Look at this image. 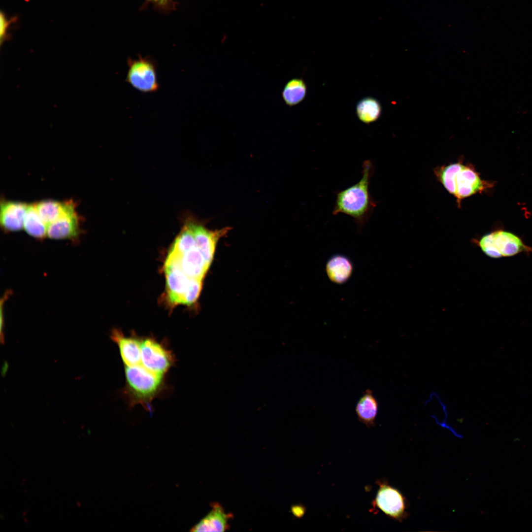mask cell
Segmentation results:
<instances>
[{"label":"cell","instance_id":"cell-1","mask_svg":"<svg viewBox=\"0 0 532 532\" xmlns=\"http://www.w3.org/2000/svg\"><path fill=\"white\" fill-rule=\"evenodd\" d=\"M362 176L357 183L342 190L336 191L332 214H344L352 217L360 232L369 220L377 202L371 196L369 187L374 172V166L366 160L362 165Z\"/></svg>","mask_w":532,"mask_h":532},{"label":"cell","instance_id":"cell-2","mask_svg":"<svg viewBox=\"0 0 532 532\" xmlns=\"http://www.w3.org/2000/svg\"><path fill=\"white\" fill-rule=\"evenodd\" d=\"M125 374L124 393L131 406L140 404L152 412L151 403L163 389L164 377L154 374L142 365L125 366Z\"/></svg>","mask_w":532,"mask_h":532},{"label":"cell","instance_id":"cell-3","mask_svg":"<svg viewBox=\"0 0 532 532\" xmlns=\"http://www.w3.org/2000/svg\"><path fill=\"white\" fill-rule=\"evenodd\" d=\"M472 243L487 256L493 259L513 257L520 254L530 256L532 247L527 245L521 237L502 229L493 231L479 238H473Z\"/></svg>","mask_w":532,"mask_h":532},{"label":"cell","instance_id":"cell-4","mask_svg":"<svg viewBox=\"0 0 532 532\" xmlns=\"http://www.w3.org/2000/svg\"><path fill=\"white\" fill-rule=\"evenodd\" d=\"M128 71L126 81L136 90L143 93L156 92L160 85L158 79L157 64L150 57L138 56L135 59L127 60Z\"/></svg>","mask_w":532,"mask_h":532},{"label":"cell","instance_id":"cell-5","mask_svg":"<svg viewBox=\"0 0 532 532\" xmlns=\"http://www.w3.org/2000/svg\"><path fill=\"white\" fill-rule=\"evenodd\" d=\"M140 350L142 366L157 375L164 377L175 363L172 351L153 338L141 339Z\"/></svg>","mask_w":532,"mask_h":532},{"label":"cell","instance_id":"cell-6","mask_svg":"<svg viewBox=\"0 0 532 532\" xmlns=\"http://www.w3.org/2000/svg\"><path fill=\"white\" fill-rule=\"evenodd\" d=\"M379 489L372 502L387 516L398 521L402 520L406 515L405 497L397 489L390 486L385 480H378Z\"/></svg>","mask_w":532,"mask_h":532},{"label":"cell","instance_id":"cell-7","mask_svg":"<svg viewBox=\"0 0 532 532\" xmlns=\"http://www.w3.org/2000/svg\"><path fill=\"white\" fill-rule=\"evenodd\" d=\"M164 269L168 300L172 305L181 304L190 278L181 268L180 256L168 253Z\"/></svg>","mask_w":532,"mask_h":532},{"label":"cell","instance_id":"cell-8","mask_svg":"<svg viewBox=\"0 0 532 532\" xmlns=\"http://www.w3.org/2000/svg\"><path fill=\"white\" fill-rule=\"evenodd\" d=\"M455 192L458 205L462 200L477 193H481L492 187V183L482 180L479 173L473 166L463 165L457 173L454 179Z\"/></svg>","mask_w":532,"mask_h":532},{"label":"cell","instance_id":"cell-9","mask_svg":"<svg viewBox=\"0 0 532 532\" xmlns=\"http://www.w3.org/2000/svg\"><path fill=\"white\" fill-rule=\"evenodd\" d=\"M192 223L196 246L210 266L218 240L225 236L232 228L226 227L221 229L210 230L206 228L200 220L193 215Z\"/></svg>","mask_w":532,"mask_h":532},{"label":"cell","instance_id":"cell-10","mask_svg":"<svg viewBox=\"0 0 532 532\" xmlns=\"http://www.w3.org/2000/svg\"><path fill=\"white\" fill-rule=\"evenodd\" d=\"M110 338L117 345L125 366L140 365L141 339L134 336H126L121 331L116 329L112 330Z\"/></svg>","mask_w":532,"mask_h":532},{"label":"cell","instance_id":"cell-11","mask_svg":"<svg viewBox=\"0 0 532 532\" xmlns=\"http://www.w3.org/2000/svg\"><path fill=\"white\" fill-rule=\"evenodd\" d=\"M28 204L19 201H1L0 223L8 232H15L24 228V220Z\"/></svg>","mask_w":532,"mask_h":532},{"label":"cell","instance_id":"cell-12","mask_svg":"<svg viewBox=\"0 0 532 532\" xmlns=\"http://www.w3.org/2000/svg\"><path fill=\"white\" fill-rule=\"evenodd\" d=\"M80 232L76 212L64 216L47 225V236L55 239H75Z\"/></svg>","mask_w":532,"mask_h":532},{"label":"cell","instance_id":"cell-13","mask_svg":"<svg viewBox=\"0 0 532 532\" xmlns=\"http://www.w3.org/2000/svg\"><path fill=\"white\" fill-rule=\"evenodd\" d=\"M325 270L330 281L336 284H343L351 277L354 271V265L347 256L335 254L327 260Z\"/></svg>","mask_w":532,"mask_h":532},{"label":"cell","instance_id":"cell-14","mask_svg":"<svg viewBox=\"0 0 532 532\" xmlns=\"http://www.w3.org/2000/svg\"><path fill=\"white\" fill-rule=\"evenodd\" d=\"M34 205L39 216L47 226L64 216L76 212L75 204L71 200H46Z\"/></svg>","mask_w":532,"mask_h":532},{"label":"cell","instance_id":"cell-15","mask_svg":"<svg viewBox=\"0 0 532 532\" xmlns=\"http://www.w3.org/2000/svg\"><path fill=\"white\" fill-rule=\"evenodd\" d=\"M180 263L183 272L192 278L203 279L209 267L196 245L180 256Z\"/></svg>","mask_w":532,"mask_h":532},{"label":"cell","instance_id":"cell-16","mask_svg":"<svg viewBox=\"0 0 532 532\" xmlns=\"http://www.w3.org/2000/svg\"><path fill=\"white\" fill-rule=\"evenodd\" d=\"M231 517L217 503H213L211 511L191 530L194 532H224L229 528Z\"/></svg>","mask_w":532,"mask_h":532},{"label":"cell","instance_id":"cell-17","mask_svg":"<svg viewBox=\"0 0 532 532\" xmlns=\"http://www.w3.org/2000/svg\"><path fill=\"white\" fill-rule=\"evenodd\" d=\"M378 410V402L376 399L371 390H366L355 408L359 421L367 427H374Z\"/></svg>","mask_w":532,"mask_h":532},{"label":"cell","instance_id":"cell-18","mask_svg":"<svg viewBox=\"0 0 532 532\" xmlns=\"http://www.w3.org/2000/svg\"><path fill=\"white\" fill-rule=\"evenodd\" d=\"M307 90L306 84L302 78H294L289 80L284 85L281 97L288 106L293 107L304 100Z\"/></svg>","mask_w":532,"mask_h":532},{"label":"cell","instance_id":"cell-19","mask_svg":"<svg viewBox=\"0 0 532 532\" xmlns=\"http://www.w3.org/2000/svg\"><path fill=\"white\" fill-rule=\"evenodd\" d=\"M356 113L363 123L369 124L377 121L382 113L380 102L376 99L367 97L361 99L357 104Z\"/></svg>","mask_w":532,"mask_h":532},{"label":"cell","instance_id":"cell-20","mask_svg":"<svg viewBox=\"0 0 532 532\" xmlns=\"http://www.w3.org/2000/svg\"><path fill=\"white\" fill-rule=\"evenodd\" d=\"M24 228L31 236L43 239L47 236V225L39 216L34 204H28L24 220Z\"/></svg>","mask_w":532,"mask_h":532},{"label":"cell","instance_id":"cell-21","mask_svg":"<svg viewBox=\"0 0 532 532\" xmlns=\"http://www.w3.org/2000/svg\"><path fill=\"white\" fill-rule=\"evenodd\" d=\"M463 165V162L460 161L448 165L437 166L433 170L438 181L449 193L453 196L455 192V177Z\"/></svg>","mask_w":532,"mask_h":532},{"label":"cell","instance_id":"cell-22","mask_svg":"<svg viewBox=\"0 0 532 532\" xmlns=\"http://www.w3.org/2000/svg\"><path fill=\"white\" fill-rule=\"evenodd\" d=\"M202 280L200 278H190L182 299V304L190 305L196 301L201 290Z\"/></svg>","mask_w":532,"mask_h":532},{"label":"cell","instance_id":"cell-23","mask_svg":"<svg viewBox=\"0 0 532 532\" xmlns=\"http://www.w3.org/2000/svg\"><path fill=\"white\" fill-rule=\"evenodd\" d=\"M16 20V17L8 19L5 15L4 13H3L2 11L0 12V43L1 45L5 41H6L9 38V35L8 33V29L10 27V25Z\"/></svg>","mask_w":532,"mask_h":532},{"label":"cell","instance_id":"cell-24","mask_svg":"<svg viewBox=\"0 0 532 532\" xmlns=\"http://www.w3.org/2000/svg\"><path fill=\"white\" fill-rule=\"evenodd\" d=\"M292 513L298 518L302 517L305 512V508L301 505H295L291 508Z\"/></svg>","mask_w":532,"mask_h":532},{"label":"cell","instance_id":"cell-25","mask_svg":"<svg viewBox=\"0 0 532 532\" xmlns=\"http://www.w3.org/2000/svg\"></svg>","mask_w":532,"mask_h":532}]
</instances>
